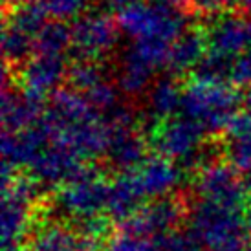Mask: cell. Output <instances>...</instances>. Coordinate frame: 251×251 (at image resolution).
<instances>
[{
	"instance_id": "obj_17",
	"label": "cell",
	"mask_w": 251,
	"mask_h": 251,
	"mask_svg": "<svg viewBox=\"0 0 251 251\" xmlns=\"http://www.w3.org/2000/svg\"><path fill=\"white\" fill-rule=\"evenodd\" d=\"M96 240L59 226L42 229L33 240V251H96Z\"/></svg>"
},
{
	"instance_id": "obj_20",
	"label": "cell",
	"mask_w": 251,
	"mask_h": 251,
	"mask_svg": "<svg viewBox=\"0 0 251 251\" xmlns=\"http://www.w3.org/2000/svg\"><path fill=\"white\" fill-rule=\"evenodd\" d=\"M119 88H116L112 83L103 81V83L96 84L92 90L84 94V98L88 99V103L96 112H103V114H110L118 108L119 101Z\"/></svg>"
},
{
	"instance_id": "obj_5",
	"label": "cell",
	"mask_w": 251,
	"mask_h": 251,
	"mask_svg": "<svg viewBox=\"0 0 251 251\" xmlns=\"http://www.w3.org/2000/svg\"><path fill=\"white\" fill-rule=\"evenodd\" d=\"M196 189L200 198L205 202L242 213H246L250 207L244 181L238 178L237 171L227 163L213 161L203 165L196 180Z\"/></svg>"
},
{
	"instance_id": "obj_30",
	"label": "cell",
	"mask_w": 251,
	"mask_h": 251,
	"mask_svg": "<svg viewBox=\"0 0 251 251\" xmlns=\"http://www.w3.org/2000/svg\"><path fill=\"white\" fill-rule=\"evenodd\" d=\"M24 2H29V0H4V7L19 6V4H24Z\"/></svg>"
},
{
	"instance_id": "obj_13",
	"label": "cell",
	"mask_w": 251,
	"mask_h": 251,
	"mask_svg": "<svg viewBox=\"0 0 251 251\" xmlns=\"http://www.w3.org/2000/svg\"><path fill=\"white\" fill-rule=\"evenodd\" d=\"M143 196H161L169 193L180 180V171L169 158H149L140 167L130 171Z\"/></svg>"
},
{
	"instance_id": "obj_3",
	"label": "cell",
	"mask_w": 251,
	"mask_h": 251,
	"mask_svg": "<svg viewBox=\"0 0 251 251\" xmlns=\"http://www.w3.org/2000/svg\"><path fill=\"white\" fill-rule=\"evenodd\" d=\"M119 29L134 41H165L169 44L187 29V15L183 9L167 2H141L118 13Z\"/></svg>"
},
{
	"instance_id": "obj_2",
	"label": "cell",
	"mask_w": 251,
	"mask_h": 251,
	"mask_svg": "<svg viewBox=\"0 0 251 251\" xmlns=\"http://www.w3.org/2000/svg\"><path fill=\"white\" fill-rule=\"evenodd\" d=\"M248 233V220L242 211L205 200L193 205L191 235L207 251H246Z\"/></svg>"
},
{
	"instance_id": "obj_6",
	"label": "cell",
	"mask_w": 251,
	"mask_h": 251,
	"mask_svg": "<svg viewBox=\"0 0 251 251\" xmlns=\"http://www.w3.org/2000/svg\"><path fill=\"white\" fill-rule=\"evenodd\" d=\"M72 28V48L77 57L98 59L114 50L119 39V24L110 15L94 11L77 17Z\"/></svg>"
},
{
	"instance_id": "obj_8",
	"label": "cell",
	"mask_w": 251,
	"mask_h": 251,
	"mask_svg": "<svg viewBox=\"0 0 251 251\" xmlns=\"http://www.w3.org/2000/svg\"><path fill=\"white\" fill-rule=\"evenodd\" d=\"M108 195H110V183L103 180L96 171L81 180L66 183L61 193L59 203L64 211L81 220H90L99 216L108 207Z\"/></svg>"
},
{
	"instance_id": "obj_18",
	"label": "cell",
	"mask_w": 251,
	"mask_h": 251,
	"mask_svg": "<svg viewBox=\"0 0 251 251\" xmlns=\"http://www.w3.org/2000/svg\"><path fill=\"white\" fill-rule=\"evenodd\" d=\"M72 46V28L64 21H48L39 31L33 44V55L64 57Z\"/></svg>"
},
{
	"instance_id": "obj_26",
	"label": "cell",
	"mask_w": 251,
	"mask_h": 251,
	"mask_svg": "<svg viewBox=\"0 0 251 251\" xmlns=\"http://www.w3.org/2000/svg\"><path fill=\"white\" fill-rule=\"evenodd\" d=\"M101 6L105 7L106 11H114V13H121L123 9L134 6V4H141L147 0H98Z\"/></svg>"
},
{
	"instance_id": "obj_29",
	"label": "cell",
	"mask_w": 251,
	"mask_h": 251,
	"mask_svg": "<svg viewBox=\"0 0 251 251\" xmlns=\"http://www.w3.org/2000/svg\"><path fill=\"white\" fill-rule=\"evenodd\" d=\"M238 6L244 11V15L251 17V0H238Z\"/></svg>"
},
{
	"instance_id": "obj_25",
	"label": "cell",
	"mask_w": 251,
	"mask_h": 251,
	"mask_svg": "<svg viewBox=\"0 0 251 251\" xmlns=\"http://www.w3.org/2000/svg\"><path fill=\"white\" fill-rule=\"evenodd\" d=\"M156 240L160 242L163 251H200V244L196 242V238L191 233L189 235L169 233V235H163Z\"/></svg>"
},
{
	"instance_id": "obj_16",
	"label": "cell",
	"mask_w": 251,
	"mask_h": 251,
	"mask_svg": "<svg viewBox=\"0 0 251 251\" xmlns=\"http://www.w3.org/2000/svg\"><path fill=\"white\" fill-rule=\"evenodd\" d=\"M181 98H183V86L176 81V77L158 79L149 94L152 121L175 118L176 112L181 110Z\"/></svg>"
},
{
	"instance_id": "obj_11",
	"label": "cell",
	"mask_w": 251,
	"mask_h": 251,
	"mask_svg": "<svg viewBox=\"0 0 251 251\" xmlns=\"http://www.w3.org/2000/svg\"><path fill=\"white\" fill-rule=\"evenodd\" d=\"M11 72H4V94H2V125L4 132H21L44 116L46 106L41 101L24 96L19 88H15Z\"/></svg>"
},
{
	"instance_id": "obj_15",
	"label": "cell",
	"mask_w": 251,
	"mask_h": 251,
	"mask_svg": "<svg viewBox=\"0 0 251 251\" xmlns=\"http://www.w3.org/2000/svg\"><path fill=\"white\" fill-rule=\"evenodd\" d=\"M145 196L141 195L138 183L134 181L130 171L119 176L116 181L110 183V195H108V207L106 213L119 222H125L132 215L141 209L140 202Z\"/></svg>"
},
{
	"instance_id": "obj_4",
	"label": "cell",
	"mask_w": 251,
	"mask_h": 251,
	"mask_svg": "<svg viewBox=\"0 0 251 251\" xmlns=\"http://www.w3.org/2000/svg\"><path fill=\"white\" fill-rule=\"evenodd\" d=\"M205 128L187 116L152 121L149 130V143L156 152L169 160H185L198 151L205 138Z\"/></svg>"
},
{
	"instance_id": "obj_23",
	"label": "cell",
	"mask_w": 251,
	"mask_h": 251,
	"mask_svg": "<svg viewBox=\"0 0 251 251\" xmlns=\"http://www.w3.org/2000/svg\"><path fill=\"white\" fill-rule=\"evenodd\" d=\"M231 165L238 171H251V138H242V140H231L227 147Z\"/></svg>"
},
{
	"instance_id": "obj_1",
	"label": "cell",
	"mask_w": 251,
	"mask_h": 251,
	"mask_svg": "<svg viewBox=\"0 0 251 251\" xmlns=\"http://www.w3.org/2000/svg\"><path fill=\"white\" fill-rule=\"evenodd\" d=\"M238 103H242V98L231 83L191 77L183 84L181 112L203 125L207 132H226Z\"/></svg>"
},
{
	"instance_id": "obj_33",
	"label": "cell",
	"mask_w": 251,
	"mask_h": 251,
	"mask_svg": "<svg viewBox=\"0 0 251 251\" xmlns=\"http://www.w3.org/2000/svg\"><path fill=\"white\" fill-rule=\"evenodd\" d=\"M246 251H251V244H248V248H246Z\"/></svg>"
},
{
	"instance_id": "obj_19",
	"label": "cell",
	"mask_w": 251,
	"mask_h": 251,
	"mask_svg": "<svg viewBox=\"0 0 251 251\" xmlns=\"http://www.w3.org/2000/svg\"><path fill=\"white\" fill-rule=\"evenodd\" d=\"M66 84L68 88L86 94L92 90L96 84L106 81L105 79V68L101 61L98 59H84V57H77L75 61L68 63V70H66Z\"/></svg>"
},
{
	"instance_id": "obj_27",
	"label": "cell",
	"mask_w": 251,
	"mask_h": 251,
	"mask_svg": "<svg viewBox=\"0 0 251 251\" xmlns=\"http://www.w3.org/2000/svg\"><path fill=\"white\" fill-rule=\"evenodd\" d=\"M163 2H167V4H171V6L180 7V9H183V11L187 13V11L193 9V6H195L198 0H163Z\"/></svg>"
},
{
	"instance_id": "obj_28",
	"label": "cell",
	"mask_w": 251,
	"mask_h": 251,
	"mask_svg": "<svg viewBox=\"0 0 251 251\" xmlns=\"http://www.w3.org/2000/svg\"><path fill=\"white\" fill-rule=\"evenodd\" d=\"M240 98H242V105L246 106V110L251 112V86H248V88H246L244 94H242Z\"/></svg>"
},
{
	"instance_id": "obj_21",
	"label": "cell",
	"mask_w": 251,
	"mask_h": 251,
	"mask_svg": "<svg viewBox=\"0 0 251 251\" xmlns=\"http://www.w3.org/2000/svg\"><path fill=\"white\" fill-rule=\"evenodd\" d=\"M37 4L53 21H68L81 17L88 6V0H37Z\"/></svg>"
},
{
	"instance_id": "obj_31",
	"label": "cell",
	"mask_w": 251,
	"mask_h": 251,
	"mask_svg": "<svg viewBox=\"0 0 251 251\" xmlns=\"http://www.w3.org/2000/svg\"><path fill=\"white\" fill-rule=\"evenodd\" d=\"M244 185H246V189H248V193H251V171H248V173H246Z\"/></svg>"
},
{
	"instance_id": "obj_22",
	"label": "cell",
	"mask_w": 251,
	"mask_h": 251,
	"mask_svg": "<svg viewBox=\"0 0 251 251\" xmlns=\"http://www.w3.org/2000/svg\"><path fill=\"white\" fill-rule=\"evenodd\" d=\"M108 251H163L160 242L156 238L134 237L128 233H123L110 240Z\"/></svg>"
},
{
	"instance_id": "obj_10",
	"label": "cell",
	"mask_w": 251,
	"mask_h": 251,
	"mask_svg": "<svg viewBox=\"0 0 251 251\" xmlns=\"http://www.w3.org/2000/svg\"><path fill=\"white\" fill-rule=\"evenodd\" d=\"M183 209L175 198H161L151 205L141 207L136 215L123 222V229L128 235L145 238H160L173 233L180 222Z\"/></svg>"
},
{
	"instance_id": "obj_12",
	"label": "cell",
	"mask_w": 251,
	"mask_h": 251,
	"mask_svg": "<svg viewBox=\"0 0 251 251\" xmlns=\"http://www.w3.org/2000/svg\"><path fill=\"white\" fill-rule=\"evenodd\" d=\"M209 51L205 28H187L171 44L167 68L173 75H187L195 72Z\"/></svg>"
},
{
	"instance_id": "obj_7",
	"label": "cell",
	"mask_w": 251,
	"mask_h": 251,
	"mask_svg": "<svg viewBox=\"0 0 251 251\" xmlns=\"http://www.w3.org/2000/svg\"><path fill=\"white\" fill-rule=\"evenodd\" d=\"M68 63L64 57L33 55L19 70L11 72L15 86L28 98L46 103V98L57 90L61 81L66 79Z\"/></svg>"
},
{
	"instance_id": "obj_9",
	"label": "cell",
	"mask_w": 251,
	"mask_h": 251,
	"mask_svg": "<svg viewBox=\"0 0 251 251\" xmlns=\"http://www.w3.org/2000/svg\"><path fill=\"white\" fill-rule=\"evenodd\" d=\"M209 53L235 61L251 46V17L244 13H224L205 28Z\"/></svg>"
},
{
	"instance_id": "obj_24",
	"label": "cell",
	"mask_w": 251,
	"mask_h": 251,
	"mask_svg": "<svg viewBox=\"0 0 251 251\" xmlns=\"http://www.w3.org/2000/svg\"><path fill=\"white\" fill-rule=\"evenodd\" d=\"M229 83L233 86H251V46L233 61Z\"/></svg>"
},
{
	"instance_id": "obj_32",
	"label": "cell",
	"mask_w": 251,
	"mask_h": 251,
	"mask_svg": "<svg viewBox=\"0 0 251 251\" xmlns=\"http://www.w3.org/2000/svg\"><path fill=\"white\" fill-rule=\"evenodd\" d=\"M246 220H248V229H250V235H251V205L246 211Z\"/></svg>"
},
{
	"instance_id": "obj_14",
	"label": "cell",
	"mask_w": 251,
	"mask_h": 251,
	"mask_svg": "<svg viewBox=\"0 0 251 251\" xmlns=\"http://www.w3.org/2000/svg\"><path fill=\"white\" fill-rule=\"evenodd\" d=\"M156 66L147 61L138 50L130 46L121 57L118 74V88L128 98L141 96L151 86L156 74Z\"/></svg>"
}]
</instances>
